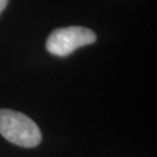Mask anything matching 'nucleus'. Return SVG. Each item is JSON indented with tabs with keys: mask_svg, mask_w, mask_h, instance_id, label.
<instances>
[{
	"mask_svg": "<svg viewBox=\"0 0 157 157\" xmlns=\"http://www.w3.org/2000/svg\"><path fill=\"white\" fill-rule=\"evenodd\" d=\"M97 41L93 30L79 26L55 29L47 40V50L51 55L65 57L80 47L89 45Z\"/></svg>",
	"mask_w": 157,
	"mask_h": 157,
	"instance_id": "2",
	"label": "nucleus"
},
{
	"mask_svg": "<svg viewBox=\"0 0 157 157\" xmlns=\"http://www.w3.org/2000/svg\"><path fill=\"white\" fill-rule=\"evenodd\" d=\"M7 2H8V0H0V14L5 10V7L7 6Z\"/></svg>",
	"mask_w": 157,
	"mask_h": 157,
	"instance_id": "3",
	"label": "nucleus"
},
{
	"mask_svg": "<svg viewBox=\"0 0 157 157\" xmlns=\"http://www.w3.org/2000/svg\"><path fill=\"white\" fill-rule=\"evenodd\" d=\"M0 134L23 148H34L42 140L39 126L27 115L12 109H0Z\"/></svg>",
	"mask_w": 157,
	"mask_h": 157,
	"instance_id": "1",
	"label": "nucleus"
}]
</instances>
